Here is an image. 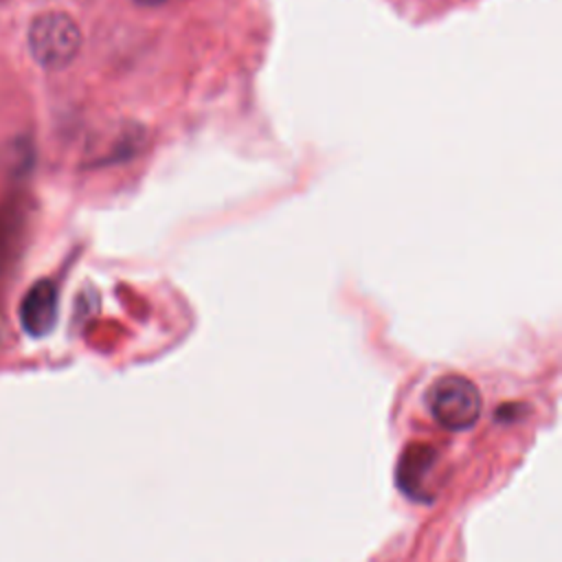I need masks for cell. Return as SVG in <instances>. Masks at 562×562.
Returning a JSON list of instances; mask_svg holds the SVG:
<instances>
[{
  "label": "cell",
  "mask_w": 562,
  "mask_h": 562,
  "mask_svg": "<svg viewBox=\"0 0 562 562\" xmlns=\"http://www.w3.org/2000/svg\"><path fill=\"white\" fill-rule=\"evenodd\" d=\"M29 55L40 68L61 70L75 61L81 48L79 24L66 11H44L35 15L26 33Z\"/></svg>",
  "instance_id": "cell-1"
},
{
  "label": "cell",
  "mask_w": 562,
  "mask_h": 562,
  "mask_svg": "<svg viewBox=\"0 0 562 562\" xmlns=\"http://www.w3.org/2000/svg\"><path fill=\"white\" fill-rule=\"evenodd\" d=\"M428 411L446 430H468L481 417V393L463 375H443L432 382L428 395Z\"/></svg>",
  "instance_id": "cell-2"
},
{
  "label": "cell",
  "mask_w": 562,
  "mask_h": 562,
  "mask_svg": "<svg viewBox=\"0 0 562 562\" xmlns=\"http://www.w3.org/2000/svg\"><path fill=\"white\" fill-rule=\"evenodd\" d=\"M57 312H59V292L50 279H40L31 283L18 307L20 325L33 338L46 336L55 327Z\"/></svg>",
  "instance_id": "cell-3"
},
{
  "label": "cell",
  "mask_w": 562,
  "mask_h": 562,
  "mask_svg": "<svg viewBox=\"0 0 562 562\" xmlns=\"http://www.w3.org/2000/svg\"><path fill=\"white\" fill-rule=\"evenodd\" d=\"M437 461V452L435 448L426 446V443H415L411 446L397 465V485L402 487V492H406L408 496L422 501L424 492H426V479L428 472L432 470Z\"/></svg>",
  "instance_id": "cell-4"
},
{
  "label": "cell",
  "mask_w": 562,
  "mask_h": 562,
  "mask_svg": "<svg viewBox=\"0 0 562 562\" xmlns=\"http://www.w3.org/2000/svg\"><path fill=\"white\" fill-rule=\"evenodd\" d=\"M136 4H140V7H162V4H167L169 0H134Z\"/></svg>",
  "instance_id": "cell-5"
}]
</instances>
